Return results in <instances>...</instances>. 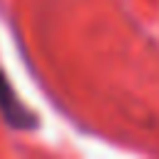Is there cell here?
I'll return each instance as SVG.
<instances>
[{
    "label": "cell",
    "instance_id": "6da1fadb",
    "mask_svg": "<svg viewBox=\"0 0 159 159\" xmlns=\"http://www.w3.org/2000/svg\"><path fill=\"white\" fill-rule=\"evenodd\" d=\"M0 114L12 129H32V127H37V117L20 102V97L15 94V89L10 87V82L5 80L2 72H0Z\"/></svg>",
    "mask_w": 159,
    "mask_h": 159
}]
</instances>
